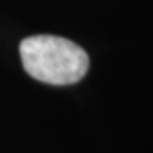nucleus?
Returning a JSON list of instances; mask_svg holds the SVG:
<instances>
[{
  "instance_id": "f257e3e1",
  "label": "nucleus",
  "mask_w": 153,
  "mask_h": 153,
  "mask_svg": "<svg viewBox=\"0 0 153 153\" xmlns=\"http://www.w3.org/2000/svg\"><path fill=\"white\" fill-rule=\"evenodd\" d=\"M21 60L27 75L49 85H71L88 71V55L70 39L39 34L22 39Z\"/></svg>"
}]
</instances>
